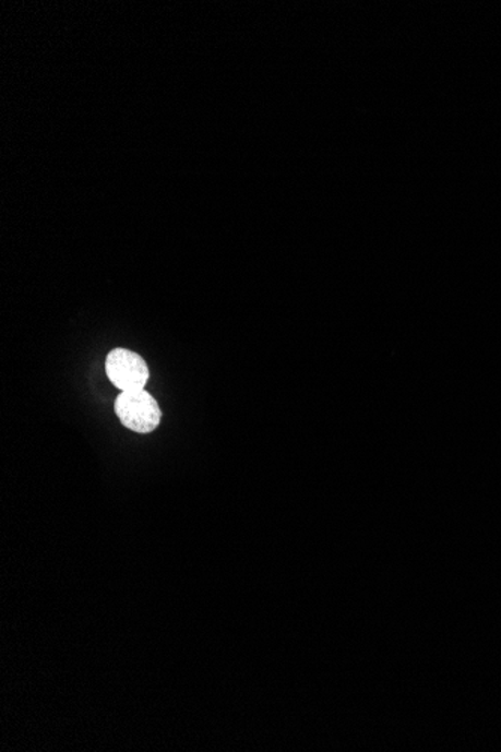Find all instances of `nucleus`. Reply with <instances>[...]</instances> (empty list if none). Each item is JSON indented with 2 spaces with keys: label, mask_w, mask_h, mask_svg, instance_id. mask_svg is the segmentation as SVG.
<instances>
[{
  "label": "nucleus",
  "mask_w": 501,
  "mask_h": 752,
  "mask_svg": "<svg viewBox=\"0 0 501 752\" xmlns=\"http://www.w3.org/2000/svg\"><path fill=\"white\" fill-rule=\"evenodd\" d=\"M115 411L123 426L142 434L156 430L163 416L156 399L144 390L122 392L116 398Z\"/></svg>",
  "instance_id": "nucleus-1"
},
{
  "label": "nucleus",
  "mask_w": 501,
  "mask_h": 752,
  "mask_svg": "<svg viewBox=\"0 0 501 752\" xmlns=\"http://www.w3.org/2000/svg\"><path fill=\"white\" fill-rule=\"evenodd\" d=\"M107 378L122 392L139 391L146 386L150 380V368L146 361L127 349H115L106 359Z\"/></svg>",
  "instance_id": "nucleus-2"
}]
</instances>
